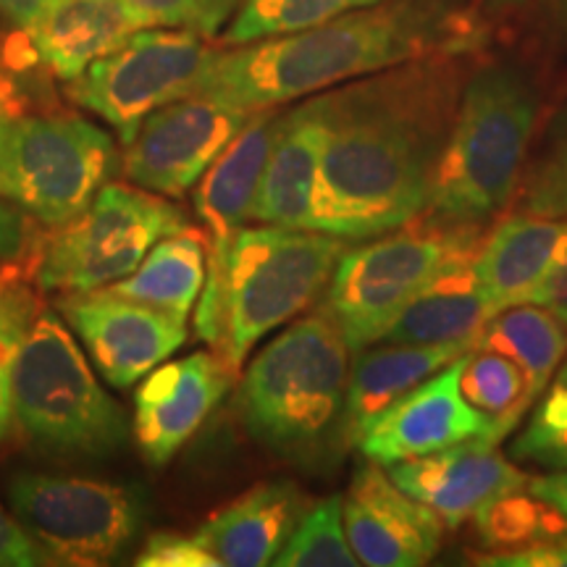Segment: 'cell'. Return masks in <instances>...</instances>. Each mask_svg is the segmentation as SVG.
Here are the masks:
<instances>
[{
	"label": "cell",
	"mask_w": 567,
	"mask_h": 567,
	"mask_svg": "<svg viewBox=\"0 0 567 567\" xmlns=\"http://www.w3.org/2000/svg\"><path fill=\"white\" fill-rule=\"evenodd\" d=\"M473 350L499 352L520 368L530 410L567 358V326L542 305H513L488 318L473 339Z\"/></svg>",
	"instance_id": "obj_26"
},
{
	"label": "cell",
	"mask_w": 567,
	"mask_h": 567,
	"mask_svg": "<svg viewBox=\"0 0 567 567\" xmlns=\"http://www.w3.org/2000/svg\"><path fill=\"white\" fill-rule=\"evenodd\" d=\"M21 113V103L17 97V90L9 82V76L0 71V145H3V134L9 130V124Z\"/></svg>",
	"instance_id": "obj_43"
},
{
	"label": "cell",
	"mask_w": 567,
	"mask_h": 567,
	"mask_svg": "<svg viewBox=\"0 0 567 567\" xmlns=\"http://www.w3.org/2000/svg\"><path fill=\"white\" fill-rule=\"evenodd\" d=\"M460 389L465 400L481 413L494 417V439L502 442L526 415V375L513 360L492 350H471L465 354Z\"/></svg>",
	"instance_id": "obj_28"
},
{
	"label": "cell",
	"mask_w": 567,
	"mask_h": 567,
	"mask_svg": "<svg viewBox=\"0 0 567 567\" xmlns=\"http://www.w3.org/2000/svg\"><path fill=\"white\" fill-rule=\"evenodd\" d=\"M142 27L195 32L205 40L221 34L243 0H122Z\"/></svg>",
	"instance_id": "obj_32"
},
{
	"label": "cell",
	"mask_w": 567,
	"mask_h": 567,
	"mask_svg": "<svg viewBox=\"0 0 567 567\" xmlns=\"http://www.w3.org/2000/svg\"><path fill=\"white\" fill-rule=\"evenodd\" d=\"M51 3L53 0H0V19L27 34Z\"/></svg>",
	"instance_id": "obj_41"
},
{
	"label": "cell",
	"mask_w": 567,
	"mask_h": 567,
	"mask_svg": "<svg viewBox=\"0 0 567 567\" xmlns=\"http://www.w3.org/2000/svg\"><path fill=\"white\" fill-rule=\"evenodd\" d=\"M19 344H0V446L9 439L13 423V386H11V360Z\"/></svg>",
	"instance_id": "obj_40"
},
{
	"label": "cell",
	"mask_w": 567,
	"mask_h": 567,
	"mask_svg": "<svg viewBox=\"0 0 567 567\" xmlns=\"http://www.w3.org/2000/svg\"><path fill=\"white\" fill-rule=\"evenodd\" d=\"M386 473L402 492L442 517L446 528L473 520L496 496L528 486L526 473L502 455L488 436L389 465Z\"/></svg>",
	"instance_id": "obj_17"
},
{
	"label": "cell",
	"mask_w": 567,
	"mask_h": 567,
	"mask_svg": "<svg viewBox=\"0 0 567 567\" xmlns=\"http://www.w3.org/2000/svg\"><path fill=\"white\" fill-rule=\"evenodd\" d=\"M467 74V55H434L318 92L316 231L365 243L421 218Z\"/></svg>",
	"instance_id": "obj_1"
},
{
	"label": "cell",
	"mask_w": 567,
	"mask_h": 567,
	"mask_svg": "<svg viewBox=\"0 0 567 567\" xmlns=\"http://www.w3.org/2000/svg\"><path fill=\"white\" fill-rule=\"evenodd\" d=\"M484 234L465 239L417 292L381 342L392 344H467L496 310L481 289L476 252Z\"/></svg>",
	"instance_id": "obj_19"
},
{
	"label": "cell",
	"mask_w": 567,
	"mask_h": 567,
	"mask_svg": "<svg viewBox=\"0 0 567 567\" xmlns=\"http://www.w3.org/2000/svg\"><path fill=\"white\" fill-rule=\"evenodd\" d=\"M140 30L145 27L122 0H53L27 40L34 59L61 82H71Z\"/></svg>",
	"instance_id": "obj_23"
},
{
	"label": "cell",
	"mask_w": 567,
	"mask_h": 567,
	"mask_svg": "<svg viewBox=\"0 0 567 567\" xmlns=\"http://www.w3.org/2000/svg\"><path fill=\"white\" fill-rule=\"evenodd\" d=\"M478 563L492 567H567V536L528 544V547L494 551V555L481 557Z\"/></svg>",
	"instance_id": "obj_37"
},
{
	"label": "cell",
	"mask_w": 567,
	"mask_h": 567,
	"mask_svg": "<svg viewBox=\"0 0 567 567\" xmlns=\"http://www.w3.org/2000/svg\"><path fill=\"white\" fill-rule=\"evenodd\" d=\"M279 118V109L255 111L195 184V210L208 229V243L229 245L234 234L250 221Z\"/></svg>",
	"instance_id": "obj_22"
},
{
	"label": "cell",
	"mask_w": 567,
	"mask_h": 567,
	"mask_svg": "<svg viewBox=\"0 0 567 567\" xmlns=\"http://www.w3.org/2000/svg\"><path fill=\"white\" fill-rule=\"evenodd\" d=\"M274 565L279 567H354L358 555L344 530V496L334 494L305 509Z\"/></svg>",
	"instance_id": "obj_30"
},
{
	"label": "cell",
	"mask_w": 567,
	"mask_h": 567,
	"mask_svg": "<svg viewBox=\"0 0 567 567\" xmlns=\"http://www.w3.org/2000/svg\"><path fill=\"white\" fill-rule=\"evenodd\" d=\"M140 567H218L208 549L195 534L179 530H155L134 559Z\"/></svg>",
	"instance_id": "obj_35"
},
{
	"label": "cell",
	"mask_w": 567,
	"mask_h": 567,
	"mask_svg": "<svg viewBox=\"0 0 567 567\" xmlns=\"http://www.w3.org/2000/svg\"><path fill=\"white\" fill-rule=\"evenodd\" d=\"M184 226H189L184 210L163 195L137 184L105 182L80 216L38 245L34 281L42 292L63 295L111 287Z\"/></svg>",
	"instance_id": "obj_8"
},
{
	"label": "cell",
	"mask_w": 567,
	"mask_h": 567,
	"mask_svg": "<svg viewBox=\"0 0 567 567\" xmlns=\"http://www.w3.org/2000/svg\"><path fill=\"white\" fill-rule=\"evenodd\" d=\"M486 24L471 0H381L344 17L218 48L195 95L247 113L281 105L434 55H471Z\"/></svg>",
	"instance_id": "obj_2"
},
{
	"label": "cell",
	"mask_w": 567,
	"mask_h": 567,
	"mask_svg": "<svg viewBox=\"0 0 567 567\" xmlns=\"http://www.w3.org/2000/svg\"><path fill=\"white\" fill-rule=\"evenodd\" d=\"M523 210L534 216L567 218V116L528 174Z\"/></svg>",
	"instance_id": "obj_33"
},
{
	"label": "cell",
	"mask_w": 567,
	"mask_h": 567,
	"mask_svg": "<svg viewBox=\"0 0 567 567\" xmlns=\"http://www.w3.org/2000/svg\"><path fill=\"white\" fill-rule=\"evenodd\" d=\"M116 161L111 134L80 113H19L0 145V197L59 229L101 193Z\"/></svg>",
	"instance_id": "obj_7"
},
{
	"label": "cell",
	"mask_w": 567,
	"mask_h": 567,
	"mask_svg": "<svg viewBox=\"0 0 567 567\" xmlns=\"http://www.w3.org/2000/svg\"><path fill=\"white\" fill-rule=\"evenodd\" d=\"M216 51L195 32L145 27L118 51L66 82V95L80 109L101 116L126 145L153 111L195 95Z\"/></svg>",
	"instance_id": "obj_11"
},
{
	"label": "cell",
	"mask_w": 567,
	"mask_h": 567,
	"mask_svg": "<svg viewBox=\"0 0 567 567\" xmlns=\"http://www.w3.org/2000/svg\"><path fill=\"white\" fill-rule=\"evenodd\" d=\"M34 255L0 258V344H19L27 326L40 310L38 295L24 274V266L34 264Z\"/></svg>",
	"instance_id": "obj_34"
},
{
	"label": "cell",
	"mask_w": 567,
	"mask_h": 567,
	"mask_svg": "<svg viewBox=\"0 0 567 567\" xmlns=\"http://www.w3.org/2000/svg\"><path fill=\"white\" fill-rule=\"evenodd\" d=\"M551 24L567 40V0H551Z\"/></svg>",
	"instance_id": "obj_44"
},
{
	"label": "cell",
	"mask_w": 567,
	"mask_h": 567,
	"mask_svg": "<svg viewBox=\"0 0 567 567\" xmlns=\"http://www.w3.org/2000/svg\"><path fill=\"white\" fill-rule=\"evenodd\" d=\"M375 3L381 0H243L221 32V45H245L252 40L300 32Z\"/></svg>",
	"instance_id": "obj_29"
},
{
	"label": "cell",
	"mask_w": 567,
	"mask_h": 567,
	"mask_svg": "<svg viewBox=\"0 0 567 567\" xmlns=\"http://www.w3.org/2000/svg\"><path fill=\"white\" fill-rule=\"evenodd\" d=\"M323 151V113L318 95L281 111L250 221L284 229H313ZM316 231V229H313Z\"/></svg>",
	"instance_id": "obj_18"
},
{
	"label": "cell",
	"mask_w": 567,
	"mask_h": 567,
	"mask_svg": "<svg viewBox=\"0 0 567 567\" xmlns=\"http://www.w3.org/2000/svg\"><path fill=\"white\" fill-rule=\"evenodd\" d=\"M513 463L538 473L567 471V360L538 396V405L509 444Z\"/></svg>",
	"instance_id": "obj_31"
},
{
	"label": "cell",
	"mask_w": 567,
	"mask_h": 567,
	"mask_svg": "<svg viewBox=\"0 0 567 567\" xmlns=\"http://www.w3.org/2000/svg\"><path fill=\"white\" fill-rule=\"evenodd\" d=\"M231 365L218 352H193L161 363L134 394L132 434L151 467H166L208 421L234 381Z\"/></svg>",
	"instance_id": "obj_15"
},
{
	"label": "cell",
	"mask_w": 567,
	"mask_h": 567,
	"mask_svg": "<svg viewBox=\"0 0 567 567\" xmlns=\"http://www.w3.org/2000/svg\"><path fill=\"white\" fill-rule=\"evenodd\" d=\"M250 116L205 95L163 105L124 145L122 172L132 184L155 195H187Z\"/></svg>",
	"instance_id": "obj_12"
},
{
	"label": "cell",
	"mask_w": 567,
	"mask_h": 567,
	"mask_svg": "<svg viewBox=\"0 0 567 567\" xmlns=\"http://www.w3.org/2000/svg\"><path fill=\"white\" fill-rule=\"evenodd\" d=\"M473 526L486 549L507 551L567 536V515L526 486L486 502L473 515Z\"/></svg>",
	"instance_id": "obj_27"
},
{
	"label": "cell",
	"mask_w": 567,
	"mask_h": 567,
	"mask_svg": "<svg viewBox=\"0 0 567 567\" xmlns=\"http://www.w3.org/2000/svg\"><path fill=\"white\" fill-rule=\"evenodd\" d=\"M476 234L484 229H446L415 218L352 250L347 247L318 310L337 323L350 352L379 344L446 258Z\"/></svg>",
	"instance_id": "obj_9"
},
{
	"label": "cell",
	"mask_w": 567,
	"mask_h": 567,
	"mask_svg": "<svg viewBox=\"0 0 567 567\" xmlns=\"http://www.w3.org/2000/svg\"><path fill=\"white\" fill-rule=\"evenodd\" d=\"M208 276V234L193 226L163 237L111 292L187 321Z\"/></svg>",
	"instance_id": "obj_25"
},
{
	"label": "cell",
	"mask_w": 567,
	"mask_h": 567,
	"mask_svg": "<svg viewBox=\"0 0 567 567\" xmlns=\"http://www.w3.org/2000/svg\"><path fill=\"white\" fill-rule=\"evenodd\" d=\"M344 250L334 234L266 224L243 226L229 245L208 243L197 337L239 373L255 347L313 305Z\"/></svg>",
	"instance_id": "obj_4"
},
{
	"label": "cell",
	"mask_w": 567,
	"mask_h": 567,
	"mask_svg": "<svg viewBox=\"0 0 567 567\" xmlns=\"http://www.w3.org/2000/svg\"><path fill=\"white\" fill-rule=\"evenodd\" d=\"M567 258L565 218L534 216L523 210L496 224L481 239L476 274L481 289L499 310L528 302L536 287Z\"/></svg>",
	"instance_id": "obj_21"
},
{
	"label": "cell",
	"mask_w": 567,
	"mask_h": 567,
	"mask_svg": "<svg viewBox=\"0 0 567 567\" xmlns=\"http://www.w3.org/2000/svg\"><path fill=\"white\" fill-rule=\"evenodd\" d=\"M59 316L87 347L95 371L113 389H132L187 342V321L126 300L109 287L66 292Z\"/></svg>",
	"instance_id": "obj_13"
},
{
	"label": "cell",
	"mask_w": 567,
	"mask_h": 567,
	"mask_svg": "<svg viewBox=\"0 0 567 567\" xmlns=\"http://www.w3.org/2000/svg\"><path fill=\"white\" fill-rule=\"evenodd\" d=\"M347 384L350 347L337 323L316 310L255 354L237 389V413L268 455L297 471L326 473L350 450Z\"/></svg>",
	"instance_id": "obj_3"
},
{
	"label": "cell",
	"mask_w": 567,
	"mask_h": 567,
	"mask_svg": "<svg viewBox=\"0 0 567 567\" xmlns=\"http://www.w3.org/2000/svg\"><path fill=\"white\" fill-rule=\"evenodd\" d=\"M538 122V95L520 69L488 63L467 74L421 221L484 229L513 200Z\"/></svg>",
	"instance_id": "obj_5"
},
{
	"label": "cell",
	"mask_w": 567,
	"mask_h": 567,
	"mask_svg": "<svg viewBox=\"0 0 567 567\" xmlns=\"http://www.w3.org/2000/svg\"><path fill=\"white\" fill-rule=\"evenodd\" d=\"M528 302L551 310V313L567 326V258L547 276V279L538 284L536 292L528 297Z\"/></svg>",
	"instance_id": "obj_39"
},
{
	"label": "cell",
	"mask_w": 567,
	"mask_h": 567,
	"mask_svg": "<svg viewBox=\"0 0 567 567\" xmlns=\"http://www.w3.org/2000/svg\"><path fill=\"white\" fill-rule=\"evenodd\" d=\"M32 218L9 200H0V258H30L40 243H32Z\"/></svg>",
	"instance_id": "obj_38"
},
{
	"label": "cell",
	"mask_w": 567,
	"mask_h": 567,
	"mask_svg": "<svg viewBox=\"0 0 567 567\" xmlns=\"http://www.w3.org/2000/svg\"><path fill=\"white\" fill-rule=\"evenodd\" d=\"M379 344L354 352L350 365L344 405V439L350 450L400 396L471 350L467 344Z\"/></svg>",
	"instance_id": "obj_24"
},
{
	"label": "cell",
	"mask_w": 567,
	"mask_h": 567,
	"mask_svg": "<svg viewBox=\"0 0 567 567\" xmlns=\"http://www.w3.org/2000/svg\"><path fill=\"white\" fill-rule=\"evenodd\" d=\"M302 513L305 496L295 481H264L213 513L195 536L218 567H264L274 565Z\"/></svg>",
	"instance_id": "obj_20"
},
{
	"label": "cell",
	"mask_w": 567,
	"mask_h": 567,
	"mask_svg": "<svg viewBox=\"0 0 567 567\" xmlns=\"http://www.w3.org/2000/svg\"><path fill=\"white\" fill-rule=\"evenodd\" d=\"M344 496V530L360 565L421 567L436 557L444 520L365 460Z\"/></svg>",
	"instance_id": "obj_16"
},
{
	"label": "cell",
	"mask_w": 567,
	"mask_h": 567,
	"mask_svg": "<svg viewBox=\"0 0 567 567\" xmlns=\"http://www.w3.org/2000/svg\"><path fill=\"white\" fill-rule=\"evenodd\" d=\"M53 565L48 551L40 547L11 509L0 502V567H38Z\"/></svg>",
	"instance_id": "obj_36"
},
{
	"label": "cell",
	"mask_w": 567,
	"mask_h": 567,
	"mask_svg": "<svg viewBox=\"0 0 567 567\" xmlns=\"http://www.w3.org/2000/svg\"><path fill=\"white\" fill-rule=\"evenodd\" d=\"M13 417L42 455L109 460L130 442V421L105 392L66 321L40 308L11 360Z\"/></svg>",
	"instance_id": "obj_6"
},
{
	"label": "cell",
	"mask_w": 567,
	"mask_h": 567,
	"mask_svg": "<svg viewBox=\"0 0 567 567\" xmlns=\"http://www.w3.org/2000/svg\"><path fill=\"white\" fill-rule=\"evenodd\" d=\"M11 513L53 565H111L137 538L145 505L137 488L97 478L21 471L6 486Z\"/></svg>",
	"instance_id": "obj_10"
},
{
	"label": "cell",
	"mask_w": 567,
	"mask_h": 567,
	"mask_svg": "<svg viewBox=\"0 0 567 567\" xmlns=\"http://www.w3.org/2000/svg\"><path fill=\"white\" fill-rule=\"evenodd\" d=\"M465 354L429 375L423 384L410 389L405 396H400L392 408L375 417L358 442V450L365 460L389 467L446 450L467 439L488 436L496 442L494 417L473 408L460 389Z\"/></svg>",
	"instance_id": "obj_14"
},
{
	"label": "cell",
	"mask_w": 567,
	"mask_h": 567,
	"mask_svg": "<svg viewBox=\"0 0 567 567\" xmlns=\"http://www.w3.org/2000/svg\"><path fill=\"white\" fill-rule=\"evenodd\" d=\"M528 488L549 505H555L559 513L567 515V471L542 473V476L528 478Z\"/></svg>",
	"instance_id": "obj_42"
}]
</instances>
